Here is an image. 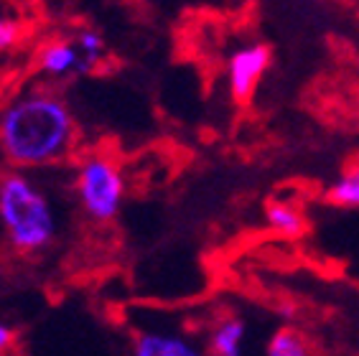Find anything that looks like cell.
<instances>
[{
    "label": "cell",
    "mask_w": 359,
    "mask_h": 356,
    "mask_svg": "<svg viewBox=\"0 0 359 356\" xmlns=\"http://www.w3.org/2000/svg\"><path fill=\"white\" fill-rule=\"evenodd\" d=\"M74 135L69 107L51 92H26L0 112V151L21 168L48 165L64 158Z\"/></svg>",
    "instance_id": "6da1fadb"
},
{
    "label": "cell",
    "mask_w": 359,
    "mask_h": 356,
    "mask_svg": "<svg viewBox=\"0 0 359 356\" xmlns=\"http://www.w3.org/2000/svg\"><path fill=\"white\" fill-rule=\"evenodd\" d=\"M0 224L18 252L46 249L56 237V217L46 193L23 173L0 178Z\"/></svg>",
    "instance_id": "7a4b0ae2"
},
{
    "label": "cell",
    "mask_w": 359,
    "mask_h": 356,
    "mask_svg": "<svg viewBox=\"0 0 359 356\" xmlns=\"http://www.w3.org/2000/svg\"><path fill=\"white\" fill-rule=\"evenodd\" d=\"M76 196L92 219H115L125 199V181L118 163L107 156L87 158L76 171Z\"/></svg>",
    "instance_id": "3957f363"
},
{
    "label": "cell",
    "mask_w": 359,
    "mask_h": 356,
    "mask_svg": "<svg viewBox=\"0 0 359 356\" xmlns=\"http://www.w3.org/2000/svg\"><path fill=\"white\" fill-rule=\"evenodd\" d=\"M273 62V51L265 43H245L235 48L227 62V87L237 102H248Z\"/></svg>",
    "instance_id": "277c9868"
},
{
    "label": "cell",
    "mask_w": 359,
    "mask_h": 356,
    "mask_svg": "<svg viewBox=\"0 0 359 356\" xmlns=\"http://www.w3.org/2000/svg\"><path fill=\"white\" fill-rule=\"evenodd\" d=\"M130 356H207L187 336L171 331H140L133 338Z\"/></svg>",
    "instance_id": "5b68a950"
},
{
    "label": "cell",
    "mask_w": 359,
    "mask_h": 356,
    "mask_svg": "<svg viewBox=\"0 0 359 356\" xmlns=\"http://www.w3.org/2000/svg\"><path fill=\"white\" fill-rule=\"evenodd\" d=\"M39 69L48 76H69L90 71L76 43L72 41H54L43 46L41 54H39Z\"/></svg>",
    "instance_id": "8992f818"
},
{
    "label": "cell",
    "mask_w": 359,
    "mask_h": 356,
    "mask_svg": "<svg viewBox=\"0 0 359 356\" xmlns=\"http://www.w3.org/2000/svg\"><path fill=\"white\" fill-rule=\"evenodd\" d=\"M245 336H248V326L237 315H227L217 323L212 334H209L207 354L209 356H242L245 349Z\"/></svg>",
    "instance_id": "52a82bcc"
},
{
    "label": "cell",
    "mask_w": 359,
    "mask_h": 356,
    "mask_svg": "<svg viewBox=\"0 0 359 356\" xmlns=\"http://www.w3.org/2000/svg\"><path fill=\"white\" fill-rule=\"evenodd\" d=\"M265 221H268L270 229L276 234H280V237H301L306 229V221H304V217H301V212H298L296 206L283 204V201H276V204L268 206Z\"/></svg>",
    "instance_id": "ba28073f"
},
{
    "label": "cell",
    "mask_w": 359,
    "mask_h": 356,
    "mask_svg": "<svg viewBox=\"0 0 359 356\" xmlns=\"http://www.w3.org/2000/svg\"><path fill=\"white\" fill-rule=\"evenodd\" d=\"M268 356H313V346L298 329L283 326L268 341Z\"/></svg>",
    "instance_id": "9c48e42d"
},
{
    "label": "cell",
    "mask_w": 359,
    "mask_h": 356,
    "mask_svg": "<svg viewBox=\"0 0 359 356\" xmlns=\"http://www.w3.org/2000/svg\"><path fill=\"white\" fill-rule=\"evenodd\" d=\"M326 199L341 209H359V163L346 168L326 193Z\"/></svg>",
    "instance_id": "30bf717a"
},
{
    "label": "cell",
    "mask_w": 359,
    "mask_h": 356,
    "mask_svg": "<svg viewBox=\"0 0 359 356\" xmlns=\"http://www.w3.org/2000/svg\"><path fill=\"white\" fill-rule=\"evenodd\" d=\"M76 48H79V54H82L84 64H87V69H92L97 62H100V56H102V36L97 34V31H92V28H84V31H79V36H76Z\"/></svg>",
    "instance_id": "8fae6325"
},
{
    "label": "cell",
    "mask_w": 359,
    "mask_h": 356,
    "mask_svg": "<svg viewBox=\"0 0 359 356\" xmlns=\"http://www.w3.org/2000/svg\"><path fill=\"white\" fill-rule=\"evenodd\" d=\"M18 41H21V26L15 21H11V18L0 15V51L13 48Z\"/></svg>",
    "instance_id": "7c38bea8"
},
{
    "label": "cell",
    "mask_w": 359,
    "mask_h": 356,
    "mask_svg": "<svg viewBox=\"0 0 359 356\" xmlns=\"http://www.w3.org/2000/svg\"><path fill=\"white\" fill-rule=\"evenodd\" d=\"M13 329H11V326H8V323H3L0 321V354H3V351L8 349V346H11V343H13Z\"/></svg>",
    "instance_id": "4fadbf2b"
}]
</instances>
